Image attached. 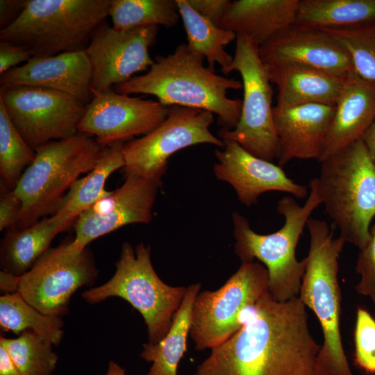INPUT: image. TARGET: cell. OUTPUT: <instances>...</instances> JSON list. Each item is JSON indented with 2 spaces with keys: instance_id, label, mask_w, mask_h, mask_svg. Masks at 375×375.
I'll list each match as a JSON object with an SVG mask.
<instances>
[{
  "instance_id": "1",
  "label": "cell",
  "mask_w": 375,
  "mask_h": 375,
  "mask_svg": "<svg viewBox=\"0 0 375 375\" xmlns=\"http://www.w3.org/2000/svg\"><path fill=\"white\" fill-rule=\"evenodd\" d=\"M306 308L299 297L279 302L266 293L193 375H316L321 345L310 332Z\"/></svg>"
},
{
  "instance_id": "2",
  "label": "cell",
  "mask_w": 375,
  "mask_h": 375,
  "mask_svg": "<svg viewBox=\"0 0 375 375\" xmlns=\"http://www.w3.org/2000/svg\"><path fill=\"white\" fill-rule=\"evenodd\" d=\"M204 58L181 44L167 56H156L147 73L114 86L118 93L154 96L167 106H179L206 110L217 116L222 129L238 124L242 101L227 96L242 88V82L217 74L203 65Z\"/></svg>"
},
{
  "instance_id": "3",
  "label": "cell",
  "mask_w": 375,
  "mask_h": 375,
  "mask_svg": "<svg viewBox=\"0 0 375 375\" xmlns=\"http://www.w3.org/2000/svg\"><path fill=\"white\" fill-rule=\"evenodd\" d=\"M306 226L310 246L299 297L317 317L323 344L315 362L316 375H353L340 332L341 291L339 258L345 242L333 237L325 221L310 217Z\"/></svg>"
},
{
  "instance_id": "4",
  "label": "cell",
  "mask_w": 375,
  "mask_h": 375,
  "mask_svg": "<svg viewBox=\"0 0 375 375\" xmlns=\"http://www.w3.org/2000/svg\"><path fill=\"white\" fill-rule=\"evenodd\" d=\"M310 192L303 206L290 196H285L276 210L285 218L283 226L266 235L253 231L249 221L235 212L232 215L234 251L242 263L260 262L269 276L268 292L279 302L298 297L306 269V258H296V247L312 212L322 204L316 178L309 184Z\"/></svg>"
},
{
  "instance_id": "5",
  "label": "cell",
  "mask_w": 375,
  "mask_h": 375,
  "mask_svg": "<svg viewBox=\"0 0 375 375\" xmlns=\"http://www.w3.org/2000/svg\"><path fill=\"white\" fill-rule=\"evenodd\" d=\"M320 163L316 180L322 203L339 237L360 250L375 217V163L362 139Z\"/></svg>"
},
{
  "instance_id": "6",
  "label": "cell",
  "mask_w": 375,
  "mask_h": 375,
  "mask_svg": "<svg viewBox=\"0 0 375 375\" xmlns=\"http://www.w3.org/2000/svg\"><path fill=\"white\" fill-rule=\"evenodd\" d=\"M111 0H27L19 17L0 30V40L33 57L85 50L108 17Z\"/></svg>"
},
{
  "instance_id": "7",
  "label": "cell",
  "mask_w": 375,
  "mask_h": 375,
  "mask_svg": "<svg viewBox=\"0 0 375 375\" xmlns=\"http://www.w3.org/2000/svg\"><path fill=\"white\" fill-rule=\"evenodd\" d=\"M103 147L92 136L78 132L37 147L34 160L13 190L22 210L11 229L28 227L53 215L72 184L94 168Z\"/></svg>"
},
{
  "instance_id": "8",
  "label": "cell",
  "mask_w": 375,
  "mask_h": 375,
  "mask_svg": "<svg viewBox=\"0 0 375 375\" xmlns=\"http://www.w3.org/2000/svg\"><path fill=\"white\" fill-rule=\"evenodd\" d=\"M113 276L104 284L84 291L88 303H100L110 297L128 302L144 318L148 342L157 344L168 333L187 288L172 286L156 274L151 260V248L144 242L135 248L124 242Z\"/></svg>"
},
{
  "instance_id": "9",
  "label": "cell",
  "mask_w": 375,
  "mask_h": 375,
  "mask_svg": "<svg viewBox=\"0 0 375 375\" xmlns=\"http://www.w3.org/2000/svg\"><path fill=\"white\" fill-rule=\"evenodd\" d=\"M269 276L259 262L242 263L214 291L196 296L191 312L190 336L198 351L212 349L235 334L248 317H244L268 292Z\"/></svg>"
},
{
  "instance_id": "10",
  "label": "cell",
  "mask_w": 375,
  "mask_h": 375,
  "mask_svg": "<svg viewBox=\"0 0 375 375\" xmlns=\"http://www.w3.org/2000/svg\"><path fill=\"white\" fill-rule=\"evenodd\" d=\"M231 72L241 76L243 99L240 120L232 130L221 128L218 137L231 140L253 155L272 162L279 153L274 119L272 83L259 47L244 35H237Z\"/></svg>"
},
{
  "instance_id": "11",
  "label": "cell",
  "mask_w": 375,
  "mask_h": 375,
  "mask_svg": "<svg viewBox=\"0 0 375 375\" xmlns=\"http://www.w3.org/2000/svg\"><path fill=\"white\" fill-rule=\"evenodd\" d=\"M213 122L214 114L210 111L169 106L167 117L158 127L124 143V175L135 174L161 184L168 159L177 151L199 144L222 148L223 140L210 132Z\"/></svg>"
},
{
  "instance_id": "12",
  "label": "cell",
  "mask_w": 375,
  "mask_h": 375,
  "mask_svg": "<svg viewBox=\"0 0 375 375\" xmlns=\"http://www.w3.org/2000/svg\"><path fill=\"white\" fill-rule=\"evenodd\" d=\"M0 99L13 124L34 149L76 135L86 108L72 95L33 86L1 88Z\"/></svg>"
},
{
  "instance_id": "13",
  "label": "cell",
  "mask_w": 375,
  "mask_h": 375,
  "mask_svg": "<svg viewBox=\"0 0 375 375\" xmlns=\"http://www.w3.org/2000/svg\"><path fill=\"white\" fill-rule=\"evenodd\" d=\"M69 242L49 248L24 275L18 292L40 312L62 317L80 288L92 284L98 276L93 255L87 247L73 250Z\"/></svg>"
},
{
  "instance_id": "14",
  "label": "cell",
  "mask_w": 375,
  "mask_h": 375,
  "mask_svg": "<svg viewBox=\"0 0 375 375\" xmlns=\"http://www.w3.org/2000/svg\"><path fill=\"white\" fill-rule=\"evenodd\" d=\"M158 31L157 26L118 31L102 24L85 49L92 66L91 89L104 91L149 69L154 63L149 48Z\"/></svg>"
},
{
  "instance_id": "15",
  "label": "cell",
  "mask_w": 375,
  "mask_h": 375,
  "mask_svg": "<svg viewBox=\"0 0 375 375\" xmlns=\"http://www.w3.org/2000/svg\"><path fill=\"white\" fill-rule=\"evenodd\" d=\"M91 91L92 98L86 105L78 132L94 136L103 146L144 135L168 115L169 106L158 101L120 94L112 88Z\"/></svg>"
},
{
  "instance_id": "16",
  "label": "cell",
  "mask_w": 375,
  "mask_h": 375,
  "mask_svg": "<svg viewBox=\"0 0 375 375\" xmlns=\"http://www.w3.org/2000/svg\"><path fill=\"white\" fill-rule=\"evenodd\" d=\"M123 184L82 212L74 223L70 247L82 251L97 238L131 224H148L161 184L127 174Z\"/></svg>"
},
{
  "instance_id": "17",
  "label": "cell",
  "mask_w": 375,
  "mask_h": 375,
  "mask_svg": "<svg viewBox=\"0 0 375 375\" xmlns=\"http://www.w3.org/2000/svg\"><path fill=\"white\" fill-rule=\"evenodd\" d=\"M265 65L293 64L346 77L353 72L347 50L322 29L294 24L258 48Z\"/></svg>"
},
{
  "instance_id": "18",
  "label": "cell",
  "mask_w": 375,
  "mask_h": 375,
  "mask_svg": "<svg viewBox=\"0 0 375 375\" xmlns=\"http://www.w3.org/2000/svg\"><path fill=\"white\" fill-rule=\"evenodd\" d=\"M223 142L222 149L215 150L214 173L233 188L242 204H256L260 194L269 191L287 192L297 199L308 194L307 186L290 178L282 167L253 155L233 140Z\"/></svg>"
},
{
  "instance_id": "19",
  "label": "cell",
  "mask_w": 375,
  "mask_h": 375,
  "mask_svg": "<svg viewBox=\"0 0 375 375\" xmlns=\"http://www.w3.org/2000/svg\"><path fill=\"white\" fill-rule=\"evenodd\" d=\"M92 66L85 50L32 57L0 75V89L33 86L72 95L87 105L92 98Z\"/></svg>"
},
{
  "instance_id": "20",
  "label": "cell",
  "mask_w": 375,
  "mask_h": 375,
  "mask_svg": "<svg viewBox=\"0 0 375 375\" xmlns=\"http://www.w3.org/2000/svg\"><path fill=\"white\" fill-rule=\"evenodd\" d=\"M335 106L306 104L290 108L273 107L278 139V165L292 159L318 160L329 131Z\"/></svg>"
},
{
  "instance_id": "21",
  "label": "cell",
  "mask_w": 375,
  "mask_h": 375,
  "mask_svg": "<svg viewBox=\"0 0 375 375\" xmlns=\"http://www.w3.org/2000/svg\"><path fill=\"white\" fill-rule=\"evenodd\" d=\"M374 120L375 81L362 78L353 72L346 78L317 161L321 162L362 139Z\"/></svg>"
},
{
  "instance_id": "22",
  "label": "cell",
  "mask_w": 375,
  "mask_h": 375,
  "mask_svg": "<svg viewBox=\"0 0 375 375\" xmlns=\"http://www.w3.org/2000/svg\"><path fill=\"white\" fill-rule=\"evenodd\" d=\"M264 65L271 83L278 88L276 106L279 108L314 103L335 106L348 76L293 64Z\"/></svg>"
},
{
  "instance_id": "23",
  "label": "cell",
  "mask_w": 375,
  "mask_h": 375,
  "mask_svg": "<svg viewBox=\"0 0 375 375\" xmlns=\"http://www.w3.org/2000/svg\"><path fill=\"white\" fill-rule=\"evenodd\" d=\"M299 0H236L220 27L244 35L258 47L295 24Z\"/></svg>"
},
{
  "instance_id": "24",
  "label": "cell",
  "mask_w": 375,
  "mask_h": 375,
  "mask_svg": "<svg viewBox=\"0 0 375 375\" xmlns=\"http://www.w3.org/2000/svg\"><path fill=\"white\" fill-rule=\"evenodd\" d=\"M76 219L51 215L22 229H9L1 240L2 271L22 276L49 249L60 232L74 224Z\"/></svg>"
},
{
  "instance_id": "25",
  "label": "cell",
  "mask_w": 375,
  "mask_h": 375,
  "mask_svg": "<svg viewBox=\"0 0 375 375\" xmlns=\"http://www.w3.org/2000/svg\"><path fill=\"white\" fill-rule=\"evenodd\" d=\"M200 289L199 283L188 285L167 335L157 344L143 345L140 356L151 363L146 375H178V364L188 350L192 305Z\"/></svg>"
},
{
  "instance_id": "26",
  "label": "cell",
  "mask_w": 375,
  "mask_h": 375,
  "mask_svg": "<svg viewBox=\"0 0 375 375\" xmlns=\"http://www.w3.org/2000/svg\"><path fill=\"white\" fill-rule=\"evenodd\" d=\"M124 143L119 141L103 147L94 168L72 184L54 214L76 219L82 212L109 194L110 191L105 189L106 180L112 172L124 166Z\"/></svg>"
},
{
  "instance_id": "27",
  "label": "cell",
  "mask_w": 375,
  "mask_h": 375,
  "mask_svg": "<svg viewBox=\"0 0 375 375\" xmlns=\"http://www.w3.org/2000/svg\"><path fill=\"white\" fill-rule=\"evenodd\" d=\"M186 33L188 46L206 59L208 67L215 72L216 64L224 75L231 72L233 56L224 47L236 40L235 32L215 25L196 11L188 0H176Z\"/></svg>"
},
{
  "instance_id": "28",
  "label": "cell",
  "mask_w": 375,
  "mask_h": 375,
  "mask_svg": "<svg viewBox=\"0 0 375 375\" xmlns=\"http://www.w3.org/2000/svg\"><path fill=\"white\" fill-rule=\"evenodd\" d=\"M375 22V0H299L295 24L319 29Z\"/></svg>"
},
{
  "instance_id": "29",
  "label": "cell",
  "mask_w": 375,
  "mask_h": 375,
  "mask_svg": "<svg viewBox=\"0 0 375 375\" xmlns=\"http://www.w3.org/2000/svg\"><path fill=\"white\" fill-rule=\"evenodd\" d=\"M61 317L44 314L26 301L19 292L0 297V326L3 331L20 334L31 331L53 345L63 336Z\"/></svg>"
},
{
  "instance_id": "30",
  "label": "cell",
  "mask_w": 375,
  "mask_h": 375,
  "mask_svg": "<svg viewBox=\"0 0 375 375\" xmlns=\"http://www.w3.org/2000/svg\"><path fill=\"white\" fill-rule=\"evenodd\" d=\"M108 17L118 31L149 26L174 27L181 18L176 0H111Z\"/></svg>"
},
{
  "instance_id": "31",
  "label": "cell",
  "mask_w": 375,
  "mask_h": 375,
  "mask_svg": "<svg viewBox=\"0 0 375 375\" xmlns=\"http://www.w3.org/2000/svg\"><path fill=\"white\" fill-rule=\"evenodd\" d=\"M35 154V150L26 143L12 122L0 99V176L3 192L15 188Z\"/></svg>"
},
{
  "instance_id": "32",
  "label": "cell",
  "mask_w": 375,
  "mask_h": 375,
  "mask_svg": "<svg viewBox=\"0 0 375 375\" xmlns=\"http://www.w3.org/2000/svg\"><path fill=\"white\" fill-rule=\"evenodd\" d=\"M0 344L8 351L20 375H53L58 356L53 344L31 331L16 338H0Z\"/></svg>"
},
{
  "instance_id": "33",
  "label": "cell",
  "mask_w": 375,
  "mask_h": 375,
  "mask_svg": "<svg viewBox=\"0 0 375 375\" xmlns=\"http://www.w3.org/2000/svg\"><path fill=\"white\" fill-rule=\"evenodd\" d=\"M348 52L353 72L375 81V22L357 26L322 29Z\"/></svg>"
},
{
  "instance_id": "34",
  "label": "cell",
  "mask_w": 375,
  "mask_h": 375,
  "mask_svg": "<svg viewBox=\"0 0 375 375\" xmlns=\"http://www.w3.org/2000/svg\"><path fill=\"white\" fill-rule=\"evenodd\" d=\"M354 362L368 374H375V319L359 307L354 328Z\"/></svg>"
},
{
  "instance_id": "35",
  "label": "cell",
  "mask_w": 375,
  "mask_h": 375,
  "mask_svg": "<svg viewBox=\"0 0 375 375\" xmlns=\"http://www.w3.org/2000/svg\"><path fill=\"white\" fill-rule=\"evenodd\" d=\"M356 271L360 276L356 292L375 303V224L371 226L369 241L360 250Z\"/></svg>"
},
{
  "instance_id": "36",
  "label": "cell",
  "mask_w": 375,
  "mask_h": 375,
  "mask_svg": "<svg viewBox=\"0 0 375 375\" xmlns=\"http://www.w3.org/2000/svg\"><path fill=\"white\" fill-rule=\"evenodd\" d=\"M22 210L21 199L12 191L1 193L0 230L11 229L17 224Z\"/></svg>"
},
{
  "instance_id": "37",
  "label": "cell",
  "mask_w": 375,
  "mask_h": 375,
  "mask_svg": "<svg viewBox=\"0 0 375 375\" xmlns=\"http://www.w3.org/2000/svg\"><path fill=\"white\" fill-rule=\"evenodd\" d=\"M33 55L24 47L7 41L0 40V75L26 63Z\"/></svg>"
},
{
  "instance_id": "38",
  "label": "cell",
  "mask_w": 375,
  "mask_h": 375,
  "mask_svg": "<svg viewBox=\"0 0 375 375\" xmlns=\"http://www.w3.org/2000/svg\"><path fill=\"white\" fill-rule=\"evenodd\" d=\"M188 1L196 11L219 26L232 3L230 0H188Z\"/></svg>"
},
{
  "instance_id": "39",
  "label": "cell",
  "mask_w": 375,
  "mask_h": 375,
  "mask_svg": "<svg viewBox=\"0 0 375 375\" xmlns=\"http://www.w3.org/2000/svg\"><path fill=\"white\" fill-rule=\"evenodd\" d=\"M27 0L0 1V30L13 23L22 14Z\"/></svg>"
},
{
  "instance_id": "40",
  "label": "cell",
  "mask_w": 375,
  "mask_h": 375,
  "mask_svg": "<svg viewBox=\"0 0 375 375\" xmlns=\"http://www.w3.org/2000/svg\"><path fill=\"white\" fill-rule=\"evenodd\" d=\"M20 276L0 272V290L3 294H12L18 292Z\"/></svg>"
},
{
  "instance_id": "41",
  "label": "cell",
  "mask_w": 375,
  "mask_h": 375,
  "mask_svg": "<svg viewBox=\"0 0 375 375\" xmlns=\"http://www.w3.org/2000/svg\"><path fill=\"white\" fill-rule=\"evenodd\" d=\"M0 375H20L6 348L0 344Z\"/></svg>"
},
{
  "instance_id": "42",
  "label": "cell",
  "mask_w": 375,
  "mask_h": 375,
  "mask_svg": "<svg viewBox=\"0 0 375 375\" xmlns=\"http://www.w3.org/2000/svg\"><path fill=\"white\" fill-rule=\"evenodd\" d=\"M362 140L367 148L369 155L375 163V120L365 131Z\"/></svg>"
},
{
  "instance_id": "43",
  "label": "cell",
  "mask_w": 375,
  "mask_h": 375,
  "mask_svg": "<svg viewBox=\"0 0 375 375\" xmlns=\"http://www.w3.org/2000/svg\"><path fill=\"white\" fill-rule=\"evenodd\" d=\"M106 375H126L124 370L115 362H110Z\"/></svg>"
}]
</instances>
